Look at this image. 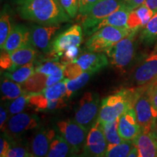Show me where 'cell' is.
<instances>
[{
    "label": "cell",
    "mask_w": 157,
    "mask_h": 157,
    "mask_svg": "<svg viewBox=\"0 0 157 157\" xmlns=\"http://www.w3.org/2000/svg\"><path fill=\"white\" fill-rule=\"evenodd\" d=\"M17 12L22 19L42 25H60L71 18L59 0H17Z\"/></svg>",
    "instance_id": "1"
},
{
    "label": "cell",
    "mask_w": 157,
    "mask_h": 157,
    "mask_svg": "<svg viewBox=\"0 0 157 157\" xmlns=\"http://www.w3.org/2000/svg\"><path fill=\"white\" fill-rule=\"evenodd\" d=\"M135 89H123L102 101L98 121L101 124L119 119L129 108L133 107Z\"/></svg>",
    "instance_id": "2"
},
{
    "label": "cell",
    "mask_w": 157,
    "mask_h": 157,
    "mask_svg": "<svg viewBox=\"0 0 157 157\" xmlns=\"http://www.w3.org/2000/svg\"><path fill=\"white\" fill-rule=\"evenodd\" d=\"M152 84L137 87L133 103L141 132L145 133L151 132L157 121V111L153 105L151 96Z\"/></svg>",
    "instance_id": "3"
},
{
    "label": "cell",
    "mask_w": 157,
    "mask_h": 157,
    "mask_svg": "<svg viewBox=\"0 0 157 157\" xmlns=\"http://www.w3.org/2000/svg\"><path fill=\"white\" fill-rule=\"evenodd\" d=\"M139 30H132L126 37L105 51L113 67L125 71L132 62L135 55V38Z\"/></svg>",
    "instance_id": "4"
},
{
    "label": "cell",
    "mask_w": 157,
    "mask_h": 157,
    "mask_svg": "<svg viewBox=\"0 0 157 157\" xmlns=\"http://www.w3.org/2000/svg\"><path fill=\"white\" fill-rule=\"evenodd\" d=\"M131 31L126 27L105 26L90 36L86 42V48L90 52H105L108 49L126 37Z\"/></svg>",
    "instance_id": "5"
},
{
    "label": "cell",
    "mask_w": 157,
    "mask_h": 157,
    "mask_svg": "<svg viewBox=\"0 0 157 157\" xmlns=\"http://www.w3.org/2000/svg\"><path fill=\"white\" fill-rule=\"evenodd\" d=\"M124 5H125L124 0H101L87 13L79 15L86 36L93 34L95 28L102 21Z\"/></svg>",
    "instance_id": "6"
},
{
    "label": "cell",
    "mask_w": 157,
    "mask_h": 157,
    "mask_svg": "<svg viewBox=\"0 0 157 157\" xmlns=\"http://www.w3.org/2000/svg\"><path fill=\"white\" fill-rule=\"evenodd\" d=\"M57 130L58 134L74 148L76 154L82 156L89 130L74 119L58 121L57 123Z\"/></svg>",
    "instance_id": "7"
},
{
    "label": "cell",
    "mask_w": 157,
    "mask_h": 157,
    "mask_svg": "<svg viewBox=\"0 0 157 157\" xmlns=\"http://www.w3.org/2000/svg\"><path fill=\"white\" fill-rule=\"evenodd\" d=\"M100 107L98 94L86 93L78 102L74 115V120L90 130L98 121Z\"/></svg>",
    "instance_id": "8"
},
{
    "label": "cell",
    "mask_w": 157,
    "mask_h": 157,
    "mask_svg": "<svg viewBox=\"0 0 157 157\" xmlns=\"http://www.w3.org/2000/svg\"><path fill=\"white\" fill-rule=\"evenodd\" d=\"M83 41V33L81 25L75 24L59 34L52 42L50 52L53 60H59L68 49L79 47Z\"/></svg>",
    "instance_id": "9"
},
{
    "label": "cell",
    "mask_w": 157,
    "mask_h": 157,
    "mask_svg": "<svg viewBox=\"0 0 157 157\" xmlns=\"http://www.w3.org/2000/svg\"><path fill=\"white\" fill-rule=\"evenodd\" d=\"M40 124L39 117L35 114L20 113L13 115L6 123L3 131L7 137H17L31 129L38 127Z\"/></svg>",
    "instance_id": "10"
},
{
    "label": "cell",
    "mask_w": 157,
    "mask_h": 157,
    "mask_svg": "<svg viewBox=\"0 0 157 157\" xmlns=\"http://www.w3.org/2000/svg\"><path fill=\"white\" fill-rule=\"evenodd\" d=\"M106 152L107 143L103 124L97 121L88 132L82 157H105Z\"/></svg>",
    "instance_id": "11"
},
{
    "label": "cell",
    "mask_w": 157,
    "mask_h": 157,
    "mask_svg": "<svg viewBox=\"0 0 157 157\" xmlns=\"http://www.w3.org/2000/svg\"><path fill=\"white\" fill-rule=\"evenodd\" d=\"M157 82V51L149 55L135 70L132 82L137 87L149 85Z\"/></svg>",
    "instance_id": "12"
},
{
    "label": "cell",
    "mask_w": 157,
    "mask_h": 157,
    "mask_svg": "<svg viewBox=\"0 0 157 157\" xmlns=\"http://www.w3.org/2000/svg\"><path fill=\"white\" fill-rule=\"evenodd\" d=\"M59 29L60 25H32L29 29L32 46L44 52H50L52 48L51 39Z\"/></svg>",
    "instance_id": "13"
},
{
    "label": "cell",
    "mask_w": 157,
    "mask_h": 157,
    "mask_svg": "<svg viewBox=\"0 0 157 157\" xmlns=\"http://www.w3.org/2000/svg\"><path fill=\"white\" fill-rule=\"evenodd\" d=\"M118 132L124 140H134L141 132L133 107L129 108L118 119Z\"/></svg>",
    "instance_id": "14"
},
{
    "label": "cell",
    "mask_w": 157,
    "mask_h": 157,
    "mask_svg": "<svg viewBox=\"0 0 157 157\" xmlns=\"http://www.w3.org/2000/svg\"><path fill=\"white\" fill-rule=\"evenodd\" d=\"M29 45H32L31 43L29 29L23 25H15L13 27L10 34L1 50L10 53L17 49Z\"/></svg>",
    "instance_id": "15"
},
{
    "label": "cell",
    "mask_w": 157,
    "mask_h": 157,
    "mask_svg": "<svg viewBox=\"0 0 157 157\" xmlns=\"http://www.w3.org/2000/svg\"><path fill=\"white\" fill-rule=\"evenodd\" d=\"M74 62L81 67L84 72L95 74L106 67L109 64V59L106 54L90 52L79 56Z\"/></svg>",
    "instance_id": "16"
},
{
    "label": "cell",
    "mask_w": 157,
    "mask_h": 157,
    "mask_svg": "<svg viewBox=\"0 0 157 157\" xmlns=\"http://www.w3.org/2000/svg\"><path fill=\"white\" fill-rule=\"evenodd\" d=\"M53 129H41L33 137L31 150L35 157H46L50 150L51 143L56 137Z\"/></svg>",
    "instance_id": "17"
},
{
    "label": "cell",
    "mask_w": 157,
    "mask_h": 157,
    "mask_svg": "<svg viewBox=\"0 0 157 157\" xmlns=\"http://www.w3.org/2000/svg\"><path fill=\"white\" fill-rule=\"evenodd\" d=\"M133 142L137 149V157H157V140L151 132H141Z\"/></svg>",
    "instance_id": "18"
},
{
    "label": "cell",
    "mask_w": 157,
    "mask_h": 157,
    "mask_svg": "<svg viewBox=\"0 0 157 157\" xmlns=\"http://www.w3.org/2000/svg\"><path fill=\"white\" fill-rule=\"evenodd\" d=\"M154 15V12L147 7L146 4H143L129 13L127 28L130 30L144 28Z\"/></svg>",
    "instance_id": "19"
},
{
    "label": "cell",
    "mask_w": 157,
    "mask_h": 157,
    "mask_svg": "<svg viewBox=\"0 0 157 157\" xmlns=\"http://www.w3.org/2000/svg\"><path fill=\"white\" fill-rule=\"evenodd\" d=\"M29 104L36 111H46L63 109L66 103L63 98L57 100H49L42 93L31 94Z\"/></svg>",
    "instance_id": "20"
},
{
    "label": "cell",
    "mask_w": 157,
    "mask_h": 157,
    "mask_svg": "<svg viewBox=\"0 0 157 157\" xmlns=\"http://www.w3.org/2000/svg\"><path fill=\"white\" fill-rule=\"evenodd\" d=\"M132 10L127 7L125 4L120 8L113 12L107 17H105L103 21H102L95 28V32L103 27L108 26V25L115 27H126L127 28V20H128L129 13Z\"/></svg>",
    "instance_id": "21"
},
{
    "label": "cell",
    "mask_w": 157,
    "mask_h": 157,
    "mask_svg": "<svg viewBox=\"0 0 157 157\" xmlns=\"http://www.w3.org/2000/svg\"><path fill=\"white\" fill-rule=\"evenodd\" d=\"M74 148L60 135H56L51 143L46 157H78Z\"/></svg>",
    "instance_id": "22"
},
{
    "label": "cell",
    "mask_w": 157,
    "mask_h": 157,
    "mask_svg": "<svg viewBox=\"0 0 157 157\" xmlns=\"http://www.w3.org/2000/svg\"><path fill=\"white\" fill-rule=\"evenodd\" d=\"M10 55L13 63V71H14L21 66L34 61L36 56V50L32 45H29L13 51Z\"/></svg>",
    "instance_id": "23"
},
{
    "label": "cell",
    "mask_w": 157,
    "mask_h": 157,
    "mask_svg": "<svg viewBox=\"0 0 157 157\" xmlns=\"http://www.w3.org/2000/svg\"><path fill=\"white\" fill-rule=\"evenodd\" d=\"M48 76L44 74L35 71L29 79L22 84L25 93L34 94L42 93L47 87V80Z\"/></svg>",
    "instance_id": "24"
},
{
    "label": "cell",
    "mask_w": 157,
    "mask_h": 157,
    "mask_svg": "<svg viewBox=\"0 0 157 157\" xmlns=\"http://www.w3.org/2000/svg\"><path fill=\"white\" fill-rule=\"evenodd\" d=\"M107 143V151L124 141L118 132V119L102 124Z\"/></svg>",
    "instance_id": "25"
},
{
    "label": "cell",
    "mask_w": 157,
    "mask_h": 157,
    "mask_svg": "<svg viewBox=\"0 0 157 157\" xmlns=\"http://www.w3.org/2000/svg\"><path fill=\"white\" fill-rule=\"evenodd\" d=\"M35 72V66L34 63L31 62L28 64L16 68L13 71H7L4 74L6 78L12 81L22 84L29 79L31 75Z\"/></svg>",
    "instance_id": "26"
},
{
    "label": "cell",
    "mask_w": 157,
    "mask_h": 157,
    "mask_svg": "<svg viewBox=\"0 0 157 157\" xmlns=\"http://www.w3.org/2000/svg\"><path fill=\"white\" fill-rule=\"evenodd\" d=\"M1 92L2 95V99L4 101L15 100L25 93L21 84L7 78H5L2 82Z\"/></svg>",
    "instance_id": "27"
},
{
    "label": "cell",
    "mask_w": 157,
    "mask_h": 157,
    "mask_svg": "<svg viewBox=\"0 0 157 157\" xmlns=\"http://www.w3.org/2000/svg\"><path fill=\"white\" fill-rule=\"evenodd\" d=\"M157 40V13L144 28L140 34V41L146 45H151Z\"/></svg>",
    "instance_id": "28"
},
{
    "label": "cell",
    "mask_w": 157,
    "mask_h": 157,
    "mask_svg": "<svg viewBox=\"0 0 157 157\" xmlns=\"http://www.w3.org/2000/svg\"><path fill=\"white\" fill-rule=\"evenodd\" d=\"M91 72L85 71L83 72L81 75L78 76V77L73 79H68V78H65L66 87H67V93H66V98H70L73 93L80 90L81 88L86 85L88 82H89L90 77L93 75Z\"/></svg>",
    "instance_id": "29"
},
{
    "label": "cell",
    "mask_w": 157,
    "mask_h": 157,
    "mask_svg": "<svg viewBox=\"0 0 157 157\" xmlns=\"http://www.w3.org/2000/svg\"><path fill=\"white\" fill-rule=\"evenodd\" d=\"M42 93L49 100H57L66 97L67 87L65 80L59 82L54 85L46 87Z\"/></svg>",
    "instance_id": "30"
},
{
    "label": "cell",
    "mask_w": 157,
    "mask_h": 157,
    "mask_svg": "<svg viewBox=\"0 0 157 157\" xmlns=\"http://www.w3.org/2000/svg\"><path fill=\"white\" fill-rule=\"evenodd\" d=\"M134 147L133 140H124L120 144L108 151L105 157H128Z\"/></svg>",
    "instance_id": "31"
},
{
    "label": "cell",
    "mask_w": 157,
    "mask_h": 157,
    "mask_svg": "<svg viewBox=\"0 0 157 157\" xmlns=\"http://www.w3.org/2000/svg\"><path fill=\"white\" fill-rule=\"evenodd\" d=\"M64 68L65 65L61 62H59V60H49L35 66V71L50 76Z\"/></svg>",
    "instance_id": "32"
},
{
    "label": "cell",
    "mask_w": 157,
    "mask_h": 157,
    "mask_svg": "<svg viewBox=\"0 0 157 157\" xmlns=\"http://www.w3.org/2000/svg\"><path fill=\"white\" fill-rule=\"evenodd\" d=\"M13 27L11 25L10 16L7 12L3 10L1 13L0 17V46L1 49L7 40V37L10 34Z\"/></svg>",
    "instance_id": "33"
},
{
    "label": "cell",
    "mask_w": 157,
    "mask_h": 157,
    "mask_svg": "<svg viewBox=\"0 0 157 157\" xmlns=\"http://www.w3.org/2000/svg\"><path fill=\"white\" fill-rule=\"evenodd\" d=\"M30 96V93H24L22 95H21L16 99H15L13 102H11L8 105V111L10 115L12 117V116L22 112L27 104L29 103Z\"/></svg>",
    "instance_id": "34"
},
{
    "label": "cell",
    "mask_w": 157,
    "mask_h": 157,
    "mask_svg": "<svg viewBox=\"0 0 157 157\" xmlns=\"http://www.w3.org/2000/svg\"><path fill=\"white\" fill-rule=\"evenodd\" d=\"M63 8L71 18H74L79 8V0H59Z\"/></svg>",
    "instance_id": "35"
},
{
    "label": "cell",
    "mask_w": 157,
    "mask_h": 157,
    "mask_svg": "<svg viewBox=\"0 0 157 157\" xmlns=\"http://www.w3.org/2000/svg\"><path fill=\"white\" fill-rule=\"evenodd\" d=\"M83 72L81 67L75 62H71L65 65L64 76L66 78L73 79L81 75Z\"/></svg>",
    "instance_id": "36"
},
{
    "label": "cell",
    "mask_w": 157,
    "mask_h": 157,
    "mask_svg": "<svg viewBox=\"0 0 157 157\" xmlns=\"http://www.w3.org/2000/svg\"><path fill=\"white\" fill-rule=\"evenodd\" d=\"M28 154L26 146L21 143H13L6 157H26Z\"/></svg>",
    "instance_id": "37"
},
{
    "label": "cell",
    "mask_w": 157,
    "mask_h": 157,
    "mask_svg": "<svg viewBox=\"0 0 157 157\" xmlns=\"http://www.w3.org/2000/svg\"><path fill=\"white\" fill-rule=\"evenodd\" d=\"M79 47H73L68 49L60 58V62L64 65L74 62L79 55Z\"/></svg>",
    "instance_id": "38"
},
{
    "label": "cell",
    "mask_w": 157,
    "mask_h": 157,
    "mask_svg": "<svg viewBox=\"0 0 157 157\" xmlns=\"http://www.w3.org/2000/svg\"><path fill=\"white\" fill-rule=\"evenodd\" d=\"M0 66L2 69L12 71L13 69V63L12 61L10 55L5 50H2L0 57Z\"/></svg>",
    "instance_id": "39"
},
{
    "label": "cell",
    "mask_w": 157,
    "mask_h": 157,
    "mask_svg": "<svg viewBox=\"0 0 157 157\" xmlns=\"http://www.w3.org/2000/svg\"><path fill=\"white\" fill-rule=\"evenodd\" d=\"M100 1L101 0H79V15H83L87 13Z\"/></svg>",
    "instance_id": "40"
},
{
    "label": "cell",
    "mask_w": 157,
    "mask_h": 157,
    "mask_svg": "<svg viewBox=\"0 0 157 157\" xmlns=\"http://www.w3.org/2000/svg\"><path fill=\"white\" fill-rule=\"evenodd\" d=\"M64 77V69H61L56 73H55L52 75L48 76V80H47V87H50V86L54 85L59 82H60Z\"/></svg>",
    "instance_id": "41"
},
{
    "label": "cell",
    "mask_w": 157,
    "mask_h": 157,
    "mask_svg": "<svg viewBox=\"0 0 157 157\" xmlns=\"http://www.w3.org/2000/svg\"><path fill=\"white\" fill-rule=\"evenodd\" d=\"M11 144L9 142V138L5 135L1 137L0 139V157H6L8 153Z\"/></svg>",
    "instance_id": "42"
},
{
    "label": "cell",
    "mask_w": 157,
    "mask_h": 157,
    "mask_svg": "<svg viewBox=\"0 0 157 157\" xmlns=\"http://www.w3.org/2000/svg\"><path fill=\"white\" fill-rule=\"evenodd\" d=\"M146 1V0H125V4L127 7L133 10L145 4Z\"/></svg>",
    "instance_id": "43"
},
{
    "label": "cell",
    "mask_w": 157,
    "mask_h": 157,
    "mask_svg": "<svg viewBox=\"0 0 157 157\" xmlns=\"http://www.w3.org/2000/svg\"><path fill=\"white\" fill-rule=\"evenodd\" d=\"M151 96V102L153 105H154V109L157 111V82L152 84Z\"/></svg>",
    "instance_id": "44"
},
{
    "label": "cell",
    "mask_w": 157,
    "mask_h": 157,
    "mask_svg": "<svg viewBox=\"0 0 157 157\" xmlns=\"http://www.w3.org/2000/svg\"><path fill=\"white\" fill-rule=\"evenodd\" d=\"M7 119V110L2 105L1 108H0V128H1L2 130H3L4 127H5Z\"/></svg>",
    "instance_id": "45"
},
{
    "label": "cell",
    "mask_w": 157,
    "mask_h": 157,
    "mask_svg": "<svg viewBox=\"0 0 157 157\" xmlns=\"http://www.w3.org/2000/svg\"><path fill=\"white\" fill-rule=\"evenodd\" d=\"M145 4L156 14L157 13V0H146Z\"/></svg>",
    "instance_id": "46"
},
{
    "label": "cell",
    "mask_w": 157,
    "mask_h": 157,
    "mask_svg": "<svg viewBox=\"0 0 157 157\" xmlns=\"http://www.w3.org/2000/svg\"><path fill=\"white\" fill-rule=\"evenodd\" d=\"M138 156V153H137V149L136 147H134V148H132V151L130 152V154L128 156V157H137Z\"/></svg>",
    "instance_id": "47"
},
{
    "label": "cell",
    "mask_w": 157,
    "mask_h": 157,
    "mask_svg": "<svg viewBox=\"0 0 157 157\" xmlns=\"http://www.w3.org/2000/svg\"><path fill=\"white\" fill-rule=\"evenodd\" d=\"M151 133L154 135V137H156V140H157V121H156V124H155V126L154 127V129H153Z\"/></svg>",
    "instance_id": "48"
},
{
    "label": "cell",
    "mask_w": 157,
    "mask_h": 157,
    "mask_svg": "<svg viewBox=\"0 0 157 157\" xmlns=\"http://www.w3.org/2000/svg\"><path fill=\"white\" fill-rule=\"evenodd\" d=\"M26 157H35L34 156V155H33L32 154H29L28 155H27V156H26Z\"/></svg>",
    "instance_id": "49"
},
{
    "label": "cell",
    "mask_w": 157,
    "mask_h": 157,
    "mask_svg": "<svg viewBox=\"0 0 157 157\" xmlns=\"http://www.w3.org/2000/svg\"><path fill=\"white\" fill-rule=\"evenodd\" d=\"M154 51H157V44H156V47H155Z\"/></svg>",
    "instance_id": "50"
},
{
    "label": "cell",
    "mask_w": 157,
    "mask_h": 157,
    "mask_svg": "<svg viewBox=\"0 0 157 157\" xmlns=\"http://www.w3.org/2000/svg\"><path fill=\"white\" fill-rule=\"evenodd\" d=\"M124 2H125V0H124Z\"/></svg>",
    "instance_id": "51"
}]
</instances>
